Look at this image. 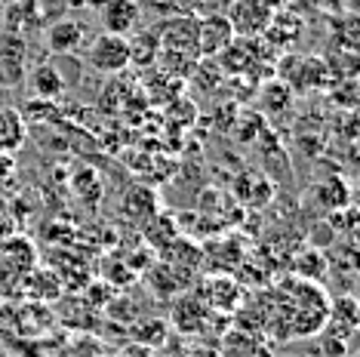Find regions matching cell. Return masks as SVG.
Segmentation results:
<instances>
[{
    "mask_svg": "<svg viewBox=\"0 0 360 357\" xmlns=\"http://www.w3.org/2000/svg\"><path fill=\"white\" fill-rule=\"evenodd\" d=\"M274 74H277V80H283V84L290 86V93H314V89H323L333 80V68L321 56L283 53Z\"/></svg>",
    "mask_w": 360,
    "mask_h": 357,
    "instance_id": "6da1fadb",
    "label": "cell"
},
{
    "mask_svg": "<svg viewBox=\"0 0 360 357\" xmlns=\"http://www.w3.org/2000/svg\"><path fill=\"white\" fill-rule=\"evenodd\" d=\"M262 53H265L262 37H234L216 56V62L231 77H262Z\"/></svg>",
    "mask_w": 360,
    "mask_h": 357,
    "instance_id": "7a4b0ae2",
    "label": "cell"
},
{
    "mask_svg": "<svg viewBox=\"0 0 360 357\" xmlns=\"http://www.w3.org/2000/svg\"><path fill=\"white\" fill-rule=\"evenodd\" d=\"M86 62H89V68L99 71V74H120L129 65V37L102 31V34L89 44Z\"/></svg>",
    "mask_w": 360,
    "mask_h": 357,
    "instance_id": "3957f363",
    "label": "cell"
},
{
    "mask_svg": "<svg viewBox=\"0 0 360 357\" xmlns=\"http://www.w3.org/2000/svg\"><path fill=\"white\" fill-rule=\"evenodd\" d=\"M360 327V308L354 296H335L330 308H326V320H323V336H333L339 342H354Z\"/></svg>",
    "mask_w": 360,
    "mask_h": 357,
    "instance_id": "277c9868",
    "label": "cell"
},
{
    "mask_svg": "<svg viewBox=\"0 0 360 357\" xmlns=\"http://www.w3.org/2000/svg\"><path fill=\"white\" fill-rule=\"evenodd\" d=\"M160 50L185 53L198 59V15H173V19L158 25Z\"/></svg>",
    "mask_w": 360,
    "mask_h": 357,
    "instance_id": "5b68a950",
    "label": "cell"
},
{
    "mask_svg": "<svg viewBox=\"0 0 360 357\" xmlns=\"http://www.w3.org/2000/svg\"><path fill=\"white\" fill-rule=\"evenodd\" d=\"M271 6H265L262 0H234L228 10V22H231L237 37H262V31L271 22Z\"/></svg>",
    "mask_w": 360,
    "mask_h": 357,
    "instance_id": "8992f818",
    "label": "cell"
},
{
    "mask_svg": "<svg viewBox=\"0 0 360 357\" xmlns=\"http://www.w3.org/2000/svg\"><path fill=\"white\" fill-rule=\"evenodd\" d=\"M234 37L237 34L225 13L203 15V19H198V59H216Z\"/></svg>",
    "mask_w": 360,
    "mask_h": 357,
    "instance_id": "52a82bcc",
    "label": "cell"
},
{
    "mask_svg": "<svg viewBox=\"0 0 360 357\" xmlns=\"http://www.w3.org/2000/svg\"><path fill=\"white\" fill-rule=\"evenodd\" d=\"M139 19H142V6L136 0H108L102 6V25L108 34L129 37L139 28Z\"/></svg>",
    "mask_w": 360,
    "mask_h": 357,
    "instance_id": "ba28073f",
    "label": "cell"
},
{
    "mask_svg": "<svg viewBox=\"0 0 360 357\" xmlns=\"http://www.w3.org/2000/svg\"><path fill=\"white\" fill-rule=\"evenodd\" d=\"M200 299L210 311H234V308H240L243 290L234 278H210L200 287Z\"/></svg>",
    "mask_w": 360,
    "mask_h": 357,
    "instance_id": "9c48e42d",
    "label": "cell"
},
{
    "mask_svg": "<svg viewBox=\"0 0 360 357\" xmlns=\"http://www.w3.org/2000/svg\"><path fill=\"white\" fill-rule=\"evenodd\" d=\"M302 28H305V25H302L299 15L274 10L268 28L262 31V44H265L268 50H286V46L296 44V40L302 37Z\"/></svg>",
    "mask_w": 360,
    "mask_h": 357,
    "instance_id": "30bf717a",
    "label": "cell"
},
{
    "mask_svg": "<svg viewBox=\"0 0 360 357\" xmlns=\"http://www.w3.org/2000/svg\"><path fill=\"white\" fill-rule=\"evenodd\" d=\"M169 318H173L179 332H200L210 320V308L203 305L200 296H185L173 305V314H169Z\"/></svg>",
    "mask_w": 360,
    "mask_h": 357,
    "instance_id": "8fae6325",
    "label": "cell"
},
{
    "mask_svg": "<svg viewBox=\"0 0 360 357\" xmlns=\"http://www.w3.org/2000/svg\"><path fill=\"white\" fill-rule=\"evenodd\" d=\"M80 44H84V25L75 19H62L46 31V46L59 56H71L75 50H80Z\"/></svg>",
    "mask_w": 360,
    "mask_h": 357,
    "instance_id": "7c38bea8",
    "label": "cell"
},
{
    "mask_svg": "<svg viewBox=\"0 0 360 357\" xmlns=\"http://www.w3.org/2000/svg\"><path fill=\"white\" fill-rule=\"evenodd\" d=\"M158 56H160V37H158V28H151V31H139V34L129 40V65L148 68V65L158 62Z\"/></svg>",
    "mask_w": 360,
    "mask_h": 357,
    "instance_id": "4fadbf2b",
    "label": "cell"
},
{
    "mask_svg": "<svg viewBox=\"0 0 360 357\" xmlns=\"http://www.w3.org/2000/svg\"><path fill=\"white\" fill-rule=\"evenodd\" d=\"M314 197L321 200L326 209H345V207H351V188H348L345 178H339V176H333V178H326V182L317 185Z\"/></svg>",
    "mask_w": 360,
    "mask_h": 357,
    "instance_id": "5bb4252c",
    "label": "cell"
},
{
    "mask_svg": "<svg viewBox=\"0 0 360 357\" xmlns=\"http://www.w3.org/2000/svg\"><path fill=\"white\" fill-rule=\"evenodd\" d=\"M31 89H34L40 99L50 102L65 89V80H62V74L53 68V65H40V68H34V74H31Z\"/></svg>",
    "mask_w": 360,
    "mask_h": 357,
    "instance_id": "9a60e30c",
    "label": "cell"
},
{
    "mask_svg": "<svg viewBox=\"0 0 360 357\" xmlns=\"http://www.w3.org/2000/svg\"><path fill=\"white\" fill-rule=\"evenodd\" d=\"M290 99H292V93L283 80L274 77V80L262 84V108H265L268 115H283V111L290 108Z\"/></svg>",
    "mask_w": 360,
    "mask_h": 357,
    "instance_id": "2e32d148",
    "label": "cell"
},
{
    "mask_svg": "<svg viewBox=\"0 0 360 357\" xmlns=\"http://www.w3.org/2000/svg\"><path fill=\"white\" fill-rule=\"evenodd\" d=\"M296 274L302 280H323V274H326V256L321 253V249H305V253H299L296 256Z\"/></svg>",
    "mask_w": 360,
    "mask_h": 357,
    "instance_id": "e0dca14e",
    "label": "cell"
},
{
    "mask_svg": "<svg viewBox=\"0 0 360 357\" xmlns=\"http://www.w3.org/2000/svg\"><path fill=\"white\" fill-rule=\"evenodd\" d=\"M10 169H13V157H10V154L0 151V182H4V178L10 176Z\"/></svg>",
    "mask_w": 360,
    "mask_h": 357,
    "instance_id": "ac0fdd59",
    "label": "cell"
},
{
    "mask_svg": "<svg viewBox=\"0 0 360 357\" xmlns=\"http://www.w3.org/2000/svg\"><path fill=\"white\" fill-rule=\"evenodd\" d=\"M265 6H271V10H283V6H290L292 0H262Z\"/></svg>",
    "mask_w": 360,
    "mask_h": 357,
    "instance_id": "d6986e66",
    "label": "cell"
}]
</instances>
